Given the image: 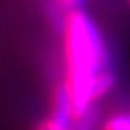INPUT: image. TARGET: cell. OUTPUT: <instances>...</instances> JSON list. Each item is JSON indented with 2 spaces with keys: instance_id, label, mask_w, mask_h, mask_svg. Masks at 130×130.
Masks as SVG:
<instances>
[{
  "instance_id": "7a4b0ae2",
  "label": "cell",
  "mask_w": 130,
  "mask_h": 130,
  "mask_svg": "<svg viewBox=\"0 0 130 130\" xmlns=\"http://www.w3.org/2000/svg\"><path fill=\"white\" fill-rule=\"evenodd\" d=\"M73 125H74L73 103L69 91L63 81L53 91L51 113L39 123L36 130H73Z\"/></svg>"
},
{
  "instance_id": "8992f818",
  "label": "cell",
  "mask_w": 130,
  "mask_h": 130,
  "mask_svg": "<svg viewBox=\"0 0 130 130\" xmlns=\"http://www.w3.org/2000/svg\"><path fill=\"white\" fill-rule=\"evenodd\" d=\"M83 2H85V0H56L58 7H61V9L66 10V12H69V10H73V9H79Z\"/></svg>"
},
{
  "instance_id": "5b68a950",
  "label": "cell",
  "mask_w": 130,
  "mask_h": 130,
  "mask_svg": "<svg viewBox=\"0 0 130 130\" xmlns=\"http://www.w3.org/2000/svg\"><path fill=\"white\" fill-rule=\"evenodd\" d=\"M96 120V108H91L83 118H78L74 120V125H73V130H91L93 123Z\"/></svg>"
},
{
  "instance_id": "6da1fadb",
  "label": "cell",
  "mask_w": 130,
  "mask_h": 130,
  "mask_svg": "<svg viewBox=\"0 0 130 130\" xmlns=\"http://www.w3.org/2000/svg\"><path fill=\"white\" fill-rule=\"evenodd\" d=\"M64 85L73 103L74 120L95 108L91 86L100 71L108 66V49L95 20L81 9L66 12L63 22Z\"/></svg>"
},
{
  "instance_id": "277c9868",
  "label": "cell",
  "mask_w": 130,
  "mask_h": 130,
  "mask_svg": "<svg viewBox=\"0 0 130 130\" xmlns=\"http://www.w3.org/2000/svg\"><path fill=\"white\" fill-rule=\"evenodd\" d=\"M100 130H130V111L111 113L101 122Z\"/></svg>"
},
{
  "instance_id": "52a82bcc",
  "label": "cell",
  "mask_w": 130,
  "mask_h": 130,
  "mask_svg": "<svg viewBox=\"0 0 130 130\" xmlns=\"http://www.w3.org/2000/svg\"><path fill=\"white\" fill-rule=\"evenodd\" d=\"M128 4H130V0H128Z\"/></svg>"
},
{
  "instance_id": "3957f363",
  "label": "cell",
  "mask_w": 130,
  "mask_h": 130,
  "mask_svg": "<svg viewBox=\"0 0 130 130\" xmlns=\"http://www.w3.org/2000/svg\"><path fill=\"white\" fill-rule=\"evenodd\" d=\"M118 85V78H117L115 71L106 68L103 71H100L93 81V86H91V101L93 105H96L100 100H103L105 96H108L113 90L117 88Z\"/></svg>"
}]
</instances>
